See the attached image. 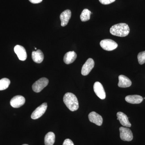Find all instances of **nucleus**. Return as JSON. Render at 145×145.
<instances>
[{
  "label": "nucleus",
  "mask_w": 145,
  "mask_h": 145,
  "mask_svg": "<svg viewBox=\"0 0 145 145\" xmlns=\"http://www.w3.org/2000/svg\"><path fill=\"white\" fill-rule=\"evenodd\" d=\"M110 34L119 37H125L129 34V27L125 23H120L111 27L110 30Z\"/></svg>",
  "instance_id": "obj_1"
},
{
  "label": "nucleus",
  "mask_w": 145,
  "mask_h": 145,
  "mask_svg": "<svg viewBox=\"0 0 145 145\" xmlns=\"http://www.w3.org/2000/svg\"><path fill=\"white\" fill-rule=\"evenodd\" d=\"M63 102L69 110L75 111L79 108V103L77 97L73 93H66L63 97Z\"/></svg>",
  "instance_id": "obj_2"
},
{
  "label": "nucleus",
  "mask_w": 145,
  "mask_h": 145,
  "mask_svg": "<svg viewBox=\"0 0 145 145\" xmlns=\"http://www.w3.org/2000/svg\"><path fill=\"white\" fill-rule=\"evenodd\" d=\"M49 81L46 78H40L35 82L32 85V89L36 93H39L48 84Z\"/></svg>",
  "instance_id": "obj_3"
},
{
  "label": "nucleus",
  "mask_w": 145,
  "mask_h": 145,
  "mask_svg": "<svg viewBox=\"0 0 145 145\" xmlns=\"http://www.w3.org/2000/svg\"><path fill=\"white\" fill-rule=\"evenodd\" d=\"M100 46L105 50L112 51L117 48L118 44L111 39H105L100 42Z\"/></svg>",
  "instance_id": "obj_4"
},
{
  "label": "nucleus",
  "mask_w": 145,
  "mask_h": 145,
  "mask_svg": "<svg viewBox=\"0 0 145 145\" xmlns=\"http://www.w3.org/2000/svg\"><path fill=\"white\" fill-rule=\"evenodd\" d=\"M119 131L120 138L123 141L130 142L132 141L133 139L132 131L129 128L125 127H120Z\"/></svg>",
  "instance_id": "obj_5"
},
{
  "label": "nucleus",
  "mask_w": 145,
  "mask_h": 145,
  "mask_svg": "<svg viewBox=\"0 0 145 145\" xmlns=\"http://www.w3.org/2000/svg\"><path fill=\"white\" fill-rule=\"evenodd\" d=\"M47 106L46 103H44L37 108L31 114V119H37L42 116L46 111Z\"/></svg>",
  "instance_id": "obj_6"
},
{
  "label": "nucleus",
  "mask_w": 145,
  "mask_h": 145,
  "mask_svg": "<svg viewBox=\"0 0 145 145\" xmlns=\"http://www.w3.org/2000/svg\"><path fill=\"white\" fill-rule=\"evenodd\" d=\"M94 66V61L93 59L89 58L86 61L83 65L82 67V75L84 76L88 75L91 70L93 69Z\"/></svg>",
  "instance_id": "obj_7"
},
{
  "label": "nucleus",
  "mask_w": 145,
  "mask_h": 145,
  "mask_svg": "<svg viewBox=\"0 0 145 145\" xmlns=\"http://www.w3.org/2000/svg\"><path fill=\"white\" fill-rule=\"evenodd\" d=\"M93 90L97 96L100 99L104 100L106 98V93L103 86L99 82H96L93 85Z\"/></svg>",
  "instance_id": "obj_8"
},
{
  "label": "nucleus",
  "mask_w": 145,
  "mask_h": 145,
  "mask_svg": "<svg viewBox=\"0 0 145 145\" xmlns=\"http://www.w3.org/2000/svg\"><path fill=\"white\" fill-rule=\"evenodd\" d=\"M25 102L24 97L20 95H18L13 97L10 101L11 106L15 108H18L23 105Z\"/></svg>",
  "instance_id": "obj_9"
},
{
  "label": "nucleus",
  "mask_w": 145,
  "mask_h": 145,
  "mask_svg": "<svg viewBox=\"0 0 145 145\" xmlns=\"http://www.w3.org/2000/svg\"><path fill=\"white\" fill-rule=\"evenodd\" d=\"M14 50L19 59L22 61H24L26 59L27 54L26 50L23 46L17 45L14 47Z\"/></svg>",
  "instance_id": "obj_10"
},
{
  "label": "nucleus",
  "mask_w": 145,
  "mask_h": 145,
  "mask_svg": "<svg viewBox=\"0 0 145 145\" xmlns=\"http://www.w3.org/2000/svg\"><path fill=\"white\" fill-rule=\"evenodd\" d=\"M89 121L98 126L102 125L103 122V117L95 112H90L88 115Z\"/></svg>",
  "instance_id": "obj_11"
},
{
  "label": "nucleus",
  "mask_w": 145,
  "mask_h": 145,
  "mask_svg": "<svg viewBox=\"0 0 145 145\" xmlns=\"http://www.w3.org/2000/svg\"><path fill=\"white\" fill-rule=\"evenodd\" d=\"M71 12L70 10L67 9L61 13L60 18L61 21V25L63 27L67 25L71 18Z\"/></svg>",
  "instance_id": "obj_12"
},
{
  "label": "nucleus",
  "mask_w": 145,
  "mask_h": 145,
  "mask_svg": "<svg viewBox=\"0 0 145 145\" xmlns=\"http://www.w3.org/2000/svg\"><path fill=\"white\" fill-rule=\"evenodd\" d=\"M117 120H119L121 124L123 126L130 127L131 124L129 121L128 117L124 113L121 112L117 113Z\"/></svg>",
  "instance_id": "obj_13"
},
{
  "label": "nucleus",
  "mask_w": 145,
  "mask_h": 145,
  "mask_svg": "<svg viewBox=\"0 0 145 145\" xmlns=\"http://www.w3.org/2000/svg\"><path fill=\"white\" fill-rule=\"evenodd\" d=\"M118 86L122 88L129 87L132 84L131 81L129 78L124 75H120L119 76Z\"/></svg>",
  "instance_id": "obj_14"
},
{
  "label": "nucleus",
  "mask_w": 145,
  "mask_h": 145,
  "mask_svg": "<svg viewBox=\"0 0 145 145\" xmlns=\"http://www.w3.org/2000/svg\"><path fill=\"white\" fill-rule=\"evenodd\" d=\"M32 59L34 62L40 63L43 61L44 55L41 50H38L36 51H33L31 54Z\"/></svg>",
  "instance_id": "obj_15"
},
{
  "label": "nucleus",
  "mask_w": 145,
  "mask_h": 145,
  "mask_svg": "<svg viewBox=\"0 0 145 145\" xmlns=\"http://www.w3.org/2000/svg\"><path fill=\"white\" fill-rule=\"evenodd\" d=\"M125 101L129 103L138 104L141 103L143 101V98L140 95H129L125 98Z\"/></svg>",
  "instance_id": "obj_16"
},
{
  "label": "nucleus",
  "mask_w": 145,
  "mask_h": 145,
  "mask_svg": "<svg viewBox=\"0 0 145 145\" xmlns=\"http://www.w3.org/2000/svg\"><path fill=\"white\" fill-rule=\"evenodd\" d=\"M77 57V54L74 51H69L65 54L63 58L64 62L66 64H70L75 61Z\"/></svg>",
  "instance_id": "obj_17"
},
{
  "label": "nucleus",
  "mask_w": 145,
  "mask_h": 145,
  "mask_svg": "<svg viewBox=\"0 0 145 145\" xmlns=\"http://www.w3.org/2000/svg\"><path fill=\"white\" fill-rule=\"evenodd\" d=\"M55 135L54 133L49 132L47 133L44 137L45 145H53L55 142Z\"/></svg>",
  "instance_id": "obj_18"
},
{
  "label": "nucleus",
  "mask_w": 145,
  "mask_h": 145,
  "mask_svg": "<svg viewBox=\"0 0 145 145\" xmlns=\"http://www.w3.org/2000/svg\"><path fill=\"white\" fill-rule=\"evenodd\" d=\"M91 14H92V13L88 9H86V8L84 9L80 15L81 21L83 22H85L88 21L90 19Z\"/></svg>",
  "instance_id": "obj_19"
},
{
  "label": "nucleus",
  "mask_w": 145,
  "mask_h": 145,
  "mask_svg": "<svg viewBox=\"0 0 145 145\" xmlns=\"http://www.w3.org/2000/svg\"><path fill=\"white\" fill-rule=\"evenodd\" d=\"M10 80L6 78H4L0 80V91L6 89L8 87L10 84Z\"/></svg>",
  "instance_id": "obj_20"
},
{
  "label": "nucleus",
  "mask_w": 145,
  "mask_h": 145,
  "mask_svg": "<svg viewBox=\"0 0 145 145\" xmlns=\"http://www.w3.org/2000/svg\"><path fill=\"white\" fill-rule=\"evenodd\" d=\"M138 62L140 65H143L145 63V51L140 52L137 55Z\"/></svg>",
  "instance_id": "obj_21"
},
{
  "label": "nucleus",
  "mask_w": 145,
  "mask_h": 145,
  "mask_svg": "<svg viewBox=\"0 0 145 145\" xmlns=\"http://www.w3.org/2000/svg\"><path fill=\"white\" fill-rule=\"evenodd\" d=\"M99 1L102 4L106 5L110 4L114 2L116 0H99Z\"/></svg>",
  "instance_id": "obj_22"
},
{
  "label": "nucleus",
  "mask_w": 145,
  "mask_h": 145,
  "mask_svg": "<svg viewBox=\"0 0 145 145\" xmlns=\"http://www.w3.org/2000/svg\"><path fill=\"white\" fill-rule=\"evenodd\" d=\"M63 145H74L72 140L69 139H67L64 141Z\"/></svg>",
  "instance_id": "obj_23"
},
{
  "label": "nucleus",
  "mask_w": 145,
  "mask_h": 145,
  "mask_svg": "<svg viewBox=\"0 0 145 145\" xmlns=\"http://www.w3.org/2000/svg\"><path fill=\"white\" fill-rule=\"evenodd\" d=\"M31 3L33 4H38L42 1V0H29Z\"/></svg>",
  "instance_id": "obj_24"
},
{
  "label": "nucleus",
  "mask_w": 145,
  "mask_h": 145,
  "mask_svg": "<svg viewBox=\"0 0 145 145\" xmlns=\"http://www.w3.org/2000/svg\"><path fill=\"white\" fill-rule=\"evenodd\" d=\"M27 145V144H23V145Z\"/></svg>",
  "instance_id": "obj_25"
},
{
  "label": "nucleus",
  "mask_w": 145,
  "mask_h": 145,
  "mask_svg": "<svg viewBox=\"0 0 145 145\" xmlns=\"http://www.w3.org/2000/svg\"><path fill=\"white\" fill-rule=\"evenodd\" d=\"M35 50H36V49H37V48H35Z\"/></svg>",
  "instance_id": "obj_26"
},
{
  "label": "nucleus",
  "mask_w": 145,
  "mask_h": 145,
  "mask_svg": "<svg viewBox=\"0 0 145 145\" xmlns=\"http://www.w3.org/2000/svg\"><path fill=\"white\" fill-rule=\"evenodd\" d=\"M145 99V98H144V99Z\"/></svg>",
  "instance_id": "obj_27"
}]
</instances>
